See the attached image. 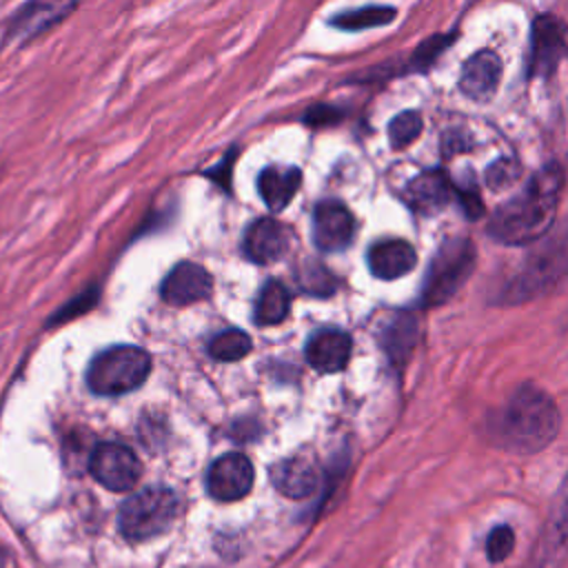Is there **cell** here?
<instances>
[{"mask_svg":"<svg viewBox=\"0 0 568 568\" xmlns=\"http://www.w3.org/2000/svg\"><path fill=\"white\" fill-rule=\"evenodd\" d=\"M244 255L257 264L280 260L288 248V233L284 224L273 217H260L248 224L242 240Z\"/></svg>","mask_w":568,"mask_h":568,"instance_id":"9a60e30c","label":"cell"},{"mask_svg":"<svg viewBox=\"0 0 568 568\" xmlns=\"http://www.w3.org/2000/svg\"><path fill=\"white\" fill-rule=\"evenodd\" d=\"M475 268V246L468 237H450L439 244L435 251L424 288L422 300L426 306H439L448 302L470 277Z\"/></svg>","mask_w":568,"mask_h":568,"instance_id":"8992f818","label":"cell"},{"mask_svg":"<svg viewBox=\"0 0 568 568\" xmlns=\"http://www.w3.org/2000/svg\"><path fill=\"white\" fill-rule=\"evenodd\" d=\"M395 20V9L384 4H366L359 9H351L344 13H337L331 24L342 31H362L373 27H384Z\"/></svg>","mask_w":568,"mask_h":568,"instance_id":"603a6c76","label":"cell"},{"mask_svg":"<svg viewBox=\"0 0 568 568\" xmlns=\"http://www.w3.org/2000/svg\"><path fill=\"white\" fill-rule=\"evenodd\" d=\"M568 53V27L550 13L535 18L530 27V75L548 78Z\"/></svg>","mask_w":568,"mask_h":568,"instance_id":"52a82bcc","label":"cell"},{"mask_svg":"<svg viewBox=\"0 0 568 568\" xmlns=\"http://www.w3.org/2000/svg\"><path fill=\"white\" fill-rule=\"evenodd\" d=\"M342 118H344V113L331 104H315L304 113V122L308 126H331V124L339 122Z\"/></svg>","mask_w":568,"mask_h":568,"instance_id":"f1b7e54d","label":"cell"},{"mask_svg":"<svg viewBox=\"0 0 568 568\" xmlns=\"http://www.w3.org/2000/svg\"><path fill=\"white\" fill-rule=\"evenodd\" d=\"M253 486V464L242 453H226L217 457L206 473L209 495L217 501L242 499Z\"/></svg>","mask_w":568,"mask_h":568,"instance_id":"30bf717a","label":"cell"},{"mask_svg":"<svg viewBox=\"0 0 568 568\" xmlns=\"http://www.w3.org/2000/svg\"><path fill=\"white\" fill-rule=\"evenodd\" d=\"M384 348L395 364H404L417 342V317L413 313H399L384 331Z\"/></svg>","mask_w":568,"mask_h":568,"instance_id":"44dd1931","label":"cell"},{"mask_svg":"<svg viewBox=\"0 0 568 568\" xmlns=\"http://www.w3.org/2000/svg\"><path fill=\"white\" fill-rule=\"evenodd\" d=\"M89 470L109 490H129L135 486L142 473L138 455L118 442L98 444L89 459Z\"/></svg>","mask_w":568,"mask_h":568,"instance_id":"ba28073f","label":"cell"},{"mask_svg":"<svg viewBox=\"0 0 568 568\" xmlns=\"http://www.w3.org/2000/svg\"><path fill=\"white\" fill-rule=\"evenodd\" d=\"M248 351H251V337L242 331H235V328L217 333L209 344L211 357H215L220 362L242 359Z\"/></svg>","mask_w":568,"mask_h":568,"instance_id":"cb8c5ba5","label":"cell"},{"mask_svg":"<svg viewBox=\"0 0 568 568\" xmlns=\"http://www.w3.org/2000/svg\"><path fill=\"white\" fill-rule=\"evenodd\" d=\"M302 184V171L297 166H264L257 175V191L271 211H282L295 197Z\"/></svg>","mask_w":568,"mask_h":568,"instance_id":"ffe728a7","label":"cell"},{"mask_svg":"<svg viewBox=\"0 0 568 568\" xmlns=\"http://www.w3.org/2000/svg\"><path fill=\"white\" fill-rule=\"evenodd\" d=\"M351 337L337 328L317 331L306 344V362L320 373H337L348 364Z\"/></svg>","mask_w":568,"mask_h":568,"instance_id":"ac0fdd59","label":"cell"},{"mask_svg":"<svg viewBox=\"0 0 568 568\" xmlns=\"http://www.w3.org/2000/svg\"><path fill=\"white\" fill-rule=\"evenodd\" d=\"M151 371L146 351L129 344L111 346L98 353L87 371V384L95 395H124L144 384Z\"/></svg>","mask_w":568,"mask_h":568,"instance_id":"277c9868","label":"cell"},{"mask_svg":"<svg viewBox=\"0 0 568 568\" xmlns=\"http://www.w3.org/2000/svg\"><path fill=\"white\" fill-rule=\"evenodd\" d=\"M455 193L459 195V202H462V206H464L468 217H479L481 215L484 206H481V197H479L475 184H470V186H455Z\"/></svg>","mask_w":568,"mask_h":568,"instance_id":"f546056e","label":"cell"},{"mask_svg":"<svg viewBox=\"0 0 568 568\" xmlns=\"http://www.w3.org/2000/svg\"><path fill=\"white\" fill-rule=\"evenodd\" d=\"M453 42V36H444V33H435L428 40H424L410 55V67L417 71H426Z\"/></svg>","mask_w":568,"mask_h":568,"instance_id":"4316f807","label":"cell"},{"mask_svg":"<svg viewBox=\"0 0 568 568\" xmlns=\"http://www.w3.org/2000/svg\"><path fill=\"white\" fill-rule=\"evenodd\" d=\"M568 277V222L537 242L526 253L515 273L499 288V304H521L535 300Z\"/></svg>","mask_w":568,"mask_h":568,"instance_id":"3957f363","label":"cell"},{"mask_svg":"<svg viewBox=\"0 0 568 568\" xmlns=\"http://www.w3.org/2000/svg\"><path fill=\"white\" fill-rule=\"evenodd\" d=\"M453 195H455V184L439 169H428L419 173L406 186L408 204L422 215L439 213L444 206H448Z\"/></svg>","mask_w":568,"mask_h":568,"instance_id":"e0dca14e","label":"cell"},{"mask_svg":"<svg viewBox=\"0 0 568 568\" xmlns=\"http://www.w3.org/2000/svg\"><path fill=\"white\" fill-rule=\"evenodd\" d=\"M566 171L552 162L541 166L521 191L506 200L488 222V235L501 244L519 246L544 237L557 215Z\"/></svg>","mask_w":568,"mask_h":568,"instance_id":"6da1fadb","label":"cell"},{"mask_svg":"<svg viewBox=\"0 0 568 568\" xmlns=\"http://www.w3.org/2000/svg\"><path fill=\"white\" fill-rule=\"evenodd\" d=\"M568 555V477L559 486L528 568H559Z\"/></svg>","mask_w":568,"mask_h":568,"instance_id":"9c48e42d","label":"cell"},{"mask_svg":"<svg viewBox=\"0 0 568 568\" xmlns=\"http://www.w3.org/2000/svg\"><path fill=\"white\" fill-rule=\"evenodd\" d=\"M519 175H521V164L515 158H501L486 169L484 180L490 191H504L513 186L519 180Z\"/></svg>","mask_w":568,"mask_h":568,"instance_id":"484cf974","label":"cell"},{"mask_svg":"<svg viewBox=\"0 0 568 568\" xmlns=\"http://www.w3.org/2000/svg\"><path fill=\"white\" fill-rule=\"evenodd\" d=\"M182 510L180 497L171 488H144L133 493L120 508V530L131 541H144L162 535Z\"/></svg>","mask_w":568,"mask_h":568,"instance_id":"5b68a950","label":"cell"},{"mask_svg":"<svg viewBox=\"0 0 568 568\" xmlns=\"http://www.w3.org/2000/svg\"><path fill=\"white\" fill-rule=\"evenodd\" d=\"M422 115L417 111H402L388 122V142L393 149H406L422 133Z\"/></svg>","mask_w":568,"mask_h":568,"instance_id":"d4e9b609","label":"cell"},{"mask_svg":"<svg viewBox=\"0 0 568 568\" xmlns=\"http://www.w3.org/2000/svg\"><path fill=\"white\" fill-rule=\"evenodd\" d=\"M82 0H29L7 29L9 40H31L64 20Z\"/></svg>","mask_w":568,"mask_h":568,"instance_id":"8fae6325","label":"cell"},{"mask_svg":"<svg viewBox=\"0 0 568 568\" xmlns=\"http://www.w3.org/2000/svg\"><path fill=\"white\" fill-rule=\"evenodd\" d=\"M211 288H213V277L204 266L195 262H180L164 277L160 293L164 302L173 306H186L204 300L211 293Z\"/></svg>","mask_w":568,"mask_h":568,"instance_id":"4fadbf2b","label":"cell"},{"mask_svg":"<svg viewBox=\"0 0 568 568\" xmlns=\"http://www.w3.org/2000/svg\"><path fill=\"white\" fill-rule=\"evenodd\" d=\"M515 546V532L510 526H495L486 539V555L490 561H504Z\"/></svg>","mask_w":568,"mask_h":568,"instance_id":"83f0119b","label":"cell"},{"mask_svg":"<svg viewBox=\"0 0 568 568\" xmlns=\"http://www.w3.org/2000/svg\"><path fill=\"white\" fill-rule=\"evenodd\" d=\"M366 260L377 280H397L413 271L417 253L406 240H379L368 248Z\"/></svg>","mask_w":568,"mask_h":568,"instance_id":"d6986e66","label":"cell"},{"mask_svg":"<svg viewBox=\"0 0 568 568\" xmlns=\"http://www.w3.org/2000/svg\"><path fill=\"white\" fill-rule=\"evenodd\" d=\"M462 142H466L464 135H462V131L446 133V135L442 138V151H444L446 155H453V153H457V151H466L468 144H462Z\"/></svg>","mask_w":568,"mask_h":568,"instance_id":"4dcf8cb0","label":"cell"},{"mask_svg":"<svg viewBox=\"0 0 568 568\" xmlns=\"http://www.w3.org/2000/svg\"><path fill=\"white\" fill-rule=\"evenodd\" d=\"M271 479L282 495L291 499H304L317 490L320 470L313 457L293 455L273 466Z\"/></svg>","mask_w":568,"mask_h":568,"instance_id":"2e32d148","label":"cell"},{"mask_svg":"<svg viewBox=\"0 0 568 568\" xmlns=\"http://www.w3.org/2000/svg\"><path fill=\"white\" fill-rule=\"evenodd\" d=\"M355 235L353 213L337 200H322L313 211V240L320 251L335 253L351 244Z\"/></svg>","mask_w":568,"mask_h":568,"instance_id":"7c38bea8","label":"cell"},{"mask_svg":"<svg viewBox=\"0 0 568 568\" xmlns=\"http://www.w3.org/2000/svg\"><path fill=\"white\" fill-rule=\"evenodd\" d=\"M291 295L282 282H266L255 304V322L260 326L280 324L288 315Z\"/></svg>","mask_w":568,"mask_h":568,"instance_id":"7402d4cb","label":"cell"},{"mask_svg":"<svg viewBox=\"0 0 568 568\" xmlns=\"http://www.w3.org/2000/svg\"><path fill=\"white\" fill-rule=\"evenodd\" d=\"M501 80V60L495 51L481 49L475 51L462 64L459 89L470 100H488Z\"/></svg>","mask_w":568,"mask_h":568,"instance_id":"5bb4252c","label":"cell"},{"mask_svg":"<svg viewBox=\"0 0 568 568\" xmlns=\"http://www.w3.org/2000/svg\"><path fill=\"white\" fill-rule=\"evenodd\" d=\"M559 430V410L548 393L532 384L519 386L486 419V433L495 446L532 455L546 448Z\"/></svg>","mask_w":568,"mask_h":568,"instance_id":"7a4b0ae2","label":"cell"}]
</instances>
